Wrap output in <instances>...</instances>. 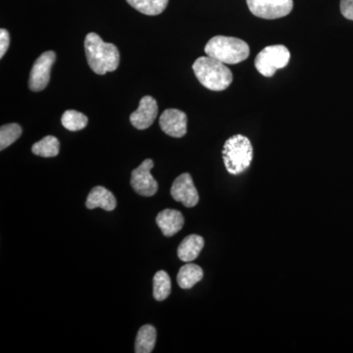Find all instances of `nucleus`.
Returning a JSON list of instances; mask_svg holds the SVG:
<instances>
[{"mask_svg":"<svg viewBox=\"0 0 353 353\" xmlns=\"http://www.w3.org/2000/svg\"><path fill=\"white\" fill-rule=\"evenodd\" d=\"M171 196L176 201L182 202L185 208H194L199 203V192L189 173H183L174 181Z\"/></svg>","mask_w":353,"mask_h":353,"instance_id":"9","label":"nucleus"},{"mask_svg":"<svg viewBox=\"0 0 353 353\" xmlns=\"http://www.w3.org/2000/svg\"><path fill=\"white\" fill-rule=\"evenodd\" d=\"M223 160L227 171L232 175H240L250 168L253 148L250 139L241 134L228 139L223 148Z\"/></svg>","mask_w":353,"mask_h":353,"instance_id":"4","label":"nucleus"},{"mask_svg":"<svg viewBox=\"0 0 353 353\" xmlns=\"http://www.w3.org/2000/svg\"><path fill=\"white\" fill-rule=\"evenodd\" d=\"M188 117L178 109H166L159 119L160 128L172 138H183L187 134Z\"/></svg>","mask_w":353,"mask_h":353,"instance_id":"10","label":"nucleus"},{"mask_svg":"<svg viewBox=\"0 0 353 353\" xmlns=\"http://www.w3.org/2000/svg\"><path fill=\"white\" fill-rule=\"evenodd\" d=\"M85 206L88 209L102 208L106 211H113L117 206V201L110 190L99 185L90 190Z\"/></svg>","mask_w":353,"mask_h":353,"instance_id":"13","label":"nucleus"},{"mask_svg":"<svg viewBox=\"0 0 353 353\" xmlns=\"http://www.w3.org/2000/svg\"><path fill=\"white\" fill-rule=\"evenodd\" d=\"M88 119L85 114L76 110L65 111L61 117V123L68 131L77 132L87 127Z\"/></svg>","mask_w":353,"mask_h":353,"instance_id":"20","label":"nucleus"},{"mask_svg":"<svg viewBox=\"0 0 353 353\" xmlns=\"http://www.w3.org/2000/svg\"><path fill=\"white\" fill-rule=\"evenodd\" d=\"M85 51L88 66L97 75L115 71L120 63V52L113 43H105L95 32L85 39Z\"/></svg>","mask_w":353,"mask_h":353,"instance_id":"1","label":"nucleus"},{"mask_svg":"<svg viewBox=\"0 0 353 353\" xmlns=\"http://www.w3.org/2000/svg\"><path fill=\"white\" fill-rule=\"evenodd\" d=\"M60 143L57 138L53 136H48L38 143H34L32 148L34 154L44 158L55 157L59 154Z\"/></svg>","mask_w":353,"mask_h":353,"instance_id":"18","label":"nucleus"},{"mask_svg":"<svg viewBox=\"0 0 353 353\" xmlns=\"http://www.w3.org/2000/svg\"><path fill=\"white\" fill-rule=\"evenodd\" d=\"M153 167V160L145 159L138 168L132 172L131 185L139 196L150 197L157 192L158 183L150 173Z\"/></svg>","mask_w":353,"mask_h":353,"instance_id":"8","label":"nucleus"},{"mask_svg":"<svg viewBox=\"0 0 353 353\" xmlns=\"http://www.w3.org/2000/svg\"><path fill=\"white\" fill-rule=\"evenodd\" d=\"M157 330L152 325H145L139 330L134 343V352L150 353L157 343Z\"/></svg>","mask_w":353,"mask_h":353,"instance_id":"16","label":"nucleus"},{"mask_svg":"<svg viewBox=\"0 0 353 353\" xmlns=\"http://www.w3.org/2000/svg\"><path fill=\"white\" fill-rule=\"evenodd\" d=\"M290 53L282 44L265 48L255 58V68L262 76L270 78L279 69L285 68L289 64Z\"/></svg>","mask_w":353,"mask_h":353,"instance_id":"5","label":"nucleus"},{"mask_svg":"<svg viewBox=\"0 0 353 353\" xmlns=\"http://www.w3.org/2000/svg\"><path fill=\"white\" fill-rule=\"evenodd\" d=\"M208 57L215 58L225 64H239L250 57V46L243 39L233 37L216 36L204 48Z\"/></svg>","mask_w":353,"mask_h":353,"instance_id":"3","label":"nucleus"},{"mask_svg":"<svg viewBox=\"0 0 353 353\" xmlns=\"http://www.w3.org/2000/svg\"><path fill=\"white\" fill-rule=\"evenodd\" d=\"M57 60L54 51H46L36 60L29 78V88L32 92H41L48 87L50 72Z\"/></svg>","mask_w":353,"mask_h":353,"instance_id":"7","label":"nucleus"},{"mask_svg":"<svg viewBox=\"0 0 353 353\" xmlns=\"http://www.w3.org/2000/svg\"><path fill=\"white\" fill-rule=\"evenodd\" d=\"M10 44V36L6 29L0 30V58L4 57Z\"/></svg>","mask_w":353,"mask_h":353,"instance_id":"22","label":"nucleus"},{"mask_svg":"<svg viewBox=\"0 0 353 353\" xmlns=\"http://www.w3.org/2000/svg\"><path fill=\"white\" fill-rule=\"evenodd\" d=\"M246 3L253 15L267 20L285 17L294 8L292 0H246Z\"/></svg>","mask_w":353,"mask_h":353,"instance_id":"6","label":"nucleus"},{"mask_svg":"<svg viewBox=\"0 0 353 353\" xmlns=\"http://www.w3.org/2000/svg\"><path fill=\"white\" fill-rule=\"evenodd\" d=\"M341 12L343 17L353 21V0H341Z\"/></svg>","mask_w":353,"mask_h":353,"instance_id":"23","label":"nucleus"},{"mask_svg":"<svg viewBox=\"0 0 353 353\" xmlns=\"http://www.w3.org/2000/svg\"><path fill=\"white\" fill-rule=\"evenodd\" d=\"M194 75L203 87L214 92L227 90L233 82V73L226 64L215 58H197L192 65Z\"/></svg>","mask_w":353,"mask_h":353,"instance_id":"2","label":"nucleus"},{"mask_svg":"<svg viewBox=\"0 0 353 353\" xmlns=\"http://www.w3.org/2000/svg\"><path fill=\"white\" fill-rule=\"evenodd\" d=\"M158 113L157 102L150 95H145L139 101V108L132 113L130 121L132 126L138 130L148 129L154 120L157 119Z\"/></svg>","mask_w":353,"mask_h":353,"instance_id":"11","label":"nucleus"},{"mask_svg":"<svg viewBox=\"0 0 353 353\" xmlns=\"http://www.w3.org/2000/svg\"><path fill=\"white\" fill-rule=\"evenodd\" d=\"M22 134V128L20 125L12 124L3 125L0 129V150H4L15 143Z\"/></svg>","mask_w":353,"mask_h":353,"instance_id":"21","label":"nucleus"},{"mask_svg":"<svg viewBox=\"0 0 353 353\" xmlns=\"http://www.w3.org/2000/svg\"><path fill=\"white\" fill-rule=\"evenodd\" d=\"M170 294V276L163 270L158 271L153 277V296L157 301H163Z\"/></svg>","mask_w":353,"mask_h":353,"instance_id":"19","label":"nucleus"},{"mask_svg":"<svg viewBox=\"0 0 353 353\" xmlns=\"http://www.w3.org/2000/svg\"><path fill=\"white\" fill-rule=\"evenodd\" d=\"M203 278V270L199 265L189 263L183 265L176 276V282L181 289H192Z\"/></svg>","mask_w":353,"mask_h":353,"instance_id":"15","label":"nucleus"},{"mask_svg":"<svg viewBox=\"0 0 353 353\" xmlns=\"http://www.w3.org/2000/svg\"><path fill=\"white\" fill-rule=\"evenodd\" d=\"M127 2L141 13L157 16L166 9L169 0H127Z\"/></svg>","mask_w":353,"mask_h":353,"instance_id":"17","label":"nucleus"},{"mask_svg":"<svg viewBox=\"0 0 353 353\" xmlns=\"http://www.w3.org/2000/svg\"><path fill=\"white\" fill-rule=\"evenodd\" d=\"M157 224L165 236H173L183 229L185 218L180 211L165 209L157 215Z\"/></svg>","mask_w":353,"mask_h":353,"instance_id":"12","label":"nucleus"},{"mask_svg":"<svg viewBox=\"0 0 353 353\" xmlns=\"http://www.w3.org/2000/svg\"><path fill=\"white\" fill-rule=\"evenodd\" d=\"M203 248V238L201 236H197V234H190V236L183 239L181 245H179V259L183 262L194 261V259H197Z\"/></svg>","mask_w":353,"mask_h":353,"instance_id":"14","label":"nucleus"}]
</instances>
